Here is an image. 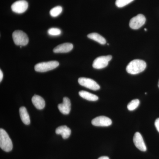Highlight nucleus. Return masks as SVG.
<instances>
[{"mask_svg": "<svg viewBox=\"0 0 159 159\" xmlns=\"http://www.w3.org/2000/svg\"><path fill=\"white\" fill-rule=\"evenodd\" d=\"M146 63L142 60L135 59L129 62L126 68L127 73L135 75L142 73L146 68Z\"/></svg>", "mask_w": 159, "mask_h": 159, "instance_id": "obj_1", "label": "nucleus"}, {"mask_svg": "<svg viewBox=\"0 0 159 159\" xmlns=\"http://www.w3.org/2000/svg\"><path fill=\"white\" fill-rule=\"evenodd\" d=\"M0 147L6 152H9L13 148L12 142L6 131L0 129Z\"/></svg>", "mask_w": 159, "mask_h": 159, "instance_id": "obj_2", "label": "nucleus"}, {"mask_svg": "<svg viewBox=\"0 0 159 159\" xmlns=\"http://www.w3.org/2000/svg\"><path fill=\"white\" fill-rule=\"evenodd\" d=\"M12 36L13 41L16 45L25 46L29 43V37L24 31L20 30L14 31L12 33Z\"/></svg>", "mask_w": 159, "mask_h": 159, "instance_id": "obj_3", "label": "nucleus"}, {"mask_svg": "<svg viewBox=\"0 0 159 159\" xmlns=\"http://www.w3.org/2000/svg\"><path fill=\"white\" fill-rule=\"evenodd\" d=\"M59 65V62L55 61L41 62L37 64L35 66L34 70L36 72L43 73L54 70Z\"/></svg>", "mask_w": 159, "mask_h": 159, "instance_id": "obj_4", "label": "nucleus"}, {"mask_svg": "<svg viewBox=\"0 0 159 159\" xmlns=\"http://www.w3.org/2000/svg\"><path fill=\"white\" fill-rule=\"evenodd\" d=\"M78 83L80 85L87 88L97 91L100 89V86L93 80L86 77H80L78 79Z\"/></svg>", "mask_w": 159, "mask_h": 159, "instance_id": "obj_5", "label": "nucleus"}, {"mask_svg": "<svg viewBox=\"0 0 159 159\" xmlns=\"http://www.w3.org/2000/svg\"><path fill=\"white\" fill-rule=\"evenodd\" d=\"M112 58V57L111 55L98 57L93 62V67L96 69L104 68L108 66L109 62L111 60Z\"/></svg>", "mask_w": 159, "mask_h": 159, "instance_id": "obj_6", "label": "nucleus"}, {"mask_svg": "<svg viewBox=\"0 0 159 159\" xmlns=\"http://www.w3.org/2000/svg\"><path fill=\"white\" fill-rule=\"evenodd\" d=\"M146 21V18L143 15L139 14L133 17L129 23V27L132 29L136 30L142 27Z\"/></svg>", "mask_w": 159, "mask_h": 159, "instance_id": "obj_7", "label": "nucleus"}, {"mask_svg": "<svg viewBox=\"0 0 159 159\" xmlns=\"http://www.w3.org/2000/svg\"><path fill=\"white\" fill-rule=\"evenodd\" d=\"M29 4L25 0H20L15 2L11 6L12 11L15 13L21 14L24 13L28 9Z\"/></svg>", "mask_w": 159, "mask_h": 159, "instance_id": "obj_8", "label": "nucleus"}, {"mask_svg": "<svg viewBox=\"0 0 159 159\" xmlns=\"http://www.w3.org/2000/svg\"><path fill=\"white\" fill-rule=\"evenodd\" d=\"M92 124L96 126H109L111 125V120L108 117L100 116L93 119Z\"/></svg>", "mask_w": 159, "mask_h": 159, "instance_id": "obj_9", "label": "nucleus"}, {"mask_svg": "<svg viewBox=\"0 0 159 159\" xmlns=\"http://www.w3.org/2000/svg\"><path fill=\"white\" fill-rule=\"evenodd\" d=\"M134 144L139 150L145 152L147 150L146 145L141 134L139 132L135 134L133 138Z\"/></svg>", "mask_w": 159, "mask_h": 159, "instance_id": "obj_10", "label": "nucleus"}, {"mask_svg": "<svg viewBox=\"0 0 159 159\" xmlns=\"http://www.w3.org/2000/svg\"><path fill=\"white\" fill-rule=\"evenodd\" d=\"M58 108L60 111L64 115H68L71 110L70 100L67 97H64L63 99V102L58 105Z\"/></svg>", "mask_w": 159, "mask_h": 159, "instance_id": "obj_11", "label": "nucleus"}, {"mask_svg": "<svg viewBox=\"0 0 159 159\" xmlns=\"http://www.w3.org/2000/svg\"><path fill=\"white\" fill-rule=\"evenodd\" d=\"M74 48L73 44L66 43L57 46L53 49V51L55 53H68L72 51Z\"/></svg>", "mask_w": 159, "mask_h": 159, "instance_id": "obj_12", "label": "nucleus"}, {"mask_svg": "<svg viewBox=\"0 0 159 159\" xmlns=\"http://www.w3.org/2000/svg\"><path fill=\"white\" fill-rule=\"evenodd\" d=\"M32 103L36 108L39 110L43 109L45 106V102L42 97L39 95H35L31 99Z\"/></svg>", "mask_w": 159, "mask_h": 159, "instance_id": "obj_13", "label": "nucleus"}, {"mask_svg": "<svg viewBox=\"0 0 159 159\" xmlns=\"http://www.w3.org/2000/svg\"><path fill=\"white\" fill-rule=\"evenodd\" d=\"M57 134L61 135L63 139H67L70 135L71 129L66 125H62L57 127L55 130Z\"/></svg>", "mask_w": 159, "mask_h": 159, "instance_id": "obj_14", "label": "nucleus"}, {"mask_svg": "<svg viewBox=\"0 0 159 159\" xmlns=\"http://www.w3.org/2000/svg\"><path fill=\"white\" fill-rule=\"evenodd\" d=\"M20 117L23 123L25 125H29L30 123V116L28 111L25 107H21L19 109Z\"/></svg>", "mask_w": 159, "mask_h": 159, "instance_id": "obj_15", "label": "nucleus"}, {"mask_svg": "<svg viewBox=\"0 0 159 159\" xmlns=\"http://www.w3.org/2000/svg\"><path fill=\"white\" fill-rule=\"evenodd\" d=\"M79 94L80 97L89 101H96L98 100L99 99L98 97L96 95L91 93L87 91H80Z\"/></svg>", "mask_w": 159, "mask_h": 159, "instance_id": "obj_16", "label": "nucleus"}, {"mask_svg": "<svg viewBox=\"0 0 159 159\" xmlns=\"http://www.w3.org/2000/svg\"><path fill=\"white\" fill-rule=\"evenodd\" d=\"M88 37L90 39L93 40L100 44L104 45L106 43V40L104 37L97 33H92L88 35Z\"/></svg>", "mask_w": 159, "mask_h": 159, "instance_id": "obj_17", "label": "nucleus"}, {"mask_svg": "<svg viewBox=\"0 0 159 159\" xmlns=\"http://www.w3.org/2000/svg\"><path fill=\"white\" fill-rule=\"evenodd\" d=\"M62 11V7L60 6H57L51 9L50 11V13L51 16L55 17L58 16Z\"/></svg>", "mask_w": 159, "mask_h": 159, "instance_id": "obj_18", "label": "nucleus"}, {"mask_svg": "<svg viewBox=\"0 0 159 159\" xmlns=\"http://www.w3.org/2000/svg\"><path fill=\"white\" fill-rule=\"evenodd\" d=\"M139 104H140V101L139 99H134L129 103L127 105V108L129 111L134 110L139 107Z\"/></svg>", "mask_w": 159, "mask_h": 159, "instance_id": "obj_19", "label": "nucleus"}, {"mask_svg": "<svg viewBox=\"0 0 159 159\" xmlns=\"http://www.w3.org/2000/svg\"><path fill=\"white\" fill-rule=\"evenodd\" d=\"M134 1V0H116V4L117 7L119 8H122L127 6Z\"/></svg>", "mask_w": 159, "mask_h": 159, "instance_id": "obj_20", "label": "nucleus"}, {"mask_svg": "<svg viewBox=\"0 0 159 159\" xmlns=\"http://www.w3.org/2000/svg\"><path fill=\"white\" fill-rule=\"evenodd\" d=\"M48 33L52 36H57L61 34V31L57 28H51L48 31Z\"/></svg>", "mask_w": 159, "mask_h": 159, "instance_id": "obj_21", "label": "nucleus"}, {"mask_svg": "<svg viewBox=\"0 0 159 159\" xmlns=\"http://www.w3.org/2000/svg\"><path fill=\"white\" fill-rule=\"evenodd\" d=\"M155 125L157 130L159 132V118L157 119L156 120L155 122Z\"/></svg>", "mask_w": 159, "mask_h": 159, "instance_id": "obj_22", "label": "nucleus"}, {"mask_svg": "<svg viewBox=\"0 0 159 159\" xmlns=\"http://www.w3.org/2000/svg\"><path fill=\"white\" fill-rule=\"evenodd\" d=\"M3 77V74L2 70H0V81H2V80Z\"/></svg>", "mask_w": 159, "mask_h": 159, "instance_id": "obj_23", "label": "nucleus"}, {"mask_svg": "<svg viewBox=\"0 0 159 159\" xmlns=\"http://www.w3.org/2000/svg\"><path fill=\"white\" fill-rule=\"evenodd\" d=\"M98 159H110L107 156H102L101 157H100Z\"/></svg>", "mask_w": 159, "mask_h": 159, "instance_id": "obj_24", "label": "nucleus"}, {"mask_svg": "<svg viewBox=\"0 0 159 159\" xmlns=\"http://www.w3.org/2000/svg\"><path fill=\"white\" fill-rule=\"evenodd\" d=\"M145 31H147V29H145Z\"/></svg>", "mask_w": 159, "mask_h": 159, "instance_id": "obj_25", "label": "nucleus"}, {"mask_svg": "<svg viewBox=\"0 0 159 159\" xmlns=\"http://www.w3.org/2000/svg\"><path fill=\"white\" fill-rule=\"evenodd\" d=\"M158 87H159V82H158Z\"/></svg>", "mask_w": 159, "mask_h": 159, "instance_id": "obj_26", "label": "nucleus"}]
</instances>
